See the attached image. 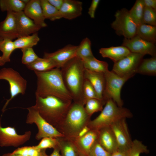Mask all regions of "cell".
<instances>
[{
	"mask_svg": "<svg viewBox=\"0 0 156 156\" xmlns=\"http://www.w3.org/2000/svg\"><path fill=\"white\" fill-rule=\"evenodd\" d=\"M34 73L37 77L36 96L41 97L52 96L65 101L72 102V98L64 85L60 68Z\"/></svg>",
	"mask_w": 156,
	"mask_h": 156,
	"instance_id": "1",
	"label": "cell"
},
{
	"mask_svg": "<svg viewBox=\"0 0 156 156\" xmlns=\"http://www.w3.org/2000/svg\"><path fill=\"white\" fill-rule=\"evenodd\" d=\"M60 69L64 85L73 101L84 106L82 88L85 79V68L81 60L75 57Z\"/></svg>",
	"mask_w": 156,
	"mask_h": 156,
	"instance_id": "2",
	"label": "cell"
},
{
	"mask_svg": "<svg viewBox=\"0 0 156 156\" xmlns=\"http://www.w3.org/2000/svg\"><path fill=\"white\" fill-rule=\"evenodd\" d=\"M34 107L40 115L57 129L65 117L72 102L64 101L49 96L41 97L36 96Z\"/></svg>",
	"mask_w": 156,
	"mask_h": 156,
	"instance_id": "3",
	"label": "cell"
},
{
	"mask_svg": "<svg viewBox=\"0 0 156 156\" xmlns=\"http://www.w3.org/2000/svg\"><path fill=\"white\" fill-rule=\"evenodd\" d=\"M91 117L86 113L84 105L73 102L57 130L64 137L73 140L83 128L88 126Z\"/></svg>",
	"mask_w": 156,
	"mask_h": 156,
	"instance_id": "4",
	"label": "cell"
},
{
	"mask_svg": "<svg viewBox=\"0 0 156 156\" xmlns=\"http://www.w3.org/2000/svg\"><path fill=\"white\" fill-rule=\"evenodd\" d=\"M105 105L100 114L89 123L88 126L90 129L99 130L110 127L120 119L132 118L133 116L129 109L118 106L111 99L108 100Z\"/></svg>",
	"mask_w": 156,
	"mask_h": 156,
	"instance_id": "5",
	"label": "cell"
},
{
	"mask_svg": "<svg viewBox=\"0 0 156 156\" xmlns=\"http://www.w3.org/2000/svg\"><path fill=\"white\" fill-rule=\"evenodd\" d=\"M104 74L105 86L103 97L104 102L105 104L108 100L111 99L118 106L122 107L123 102L121 97V90L124 84L131 77L120 76L109 70Z\"/></svg>",
	"mask_w": 156,
	"mask_h": 156,
	"instance_id": "6",
	"label": "cell"
},
{
	"mask_svg": "<svg viewBox=\"0 0 156 156\" xmlns=\"http://www.w3.org/2000/svg\"><path fill=\"white\" fill-rule=\"evenodd\" d=\"M7 81L10 85V98L3 107V113L9 102L19 94H25L27 87V81L17 71L10 68H3L0 70V80Z\"/></svg>",
	"mask_w": 156,
	"mask_h": 156,
	"instance_id": "7",
	"label": "cell"
},
{
	"mask_svg": "<svg viewBox=\"0 0 156 156\" xmlns=\"http://www.w3.org/2000/svg\"><path fill=\"white\" fill-rule=\"evenodd\" d=\"M28 113L26 122L27 124H35L36 125L38 132L35 139L40 140L47 137L57 138L64 135L55 127L47 122L33 106L28 107Z\"/></svg>",
	"mask_w": 156,
	"mask_h": 156,
	"instance_id": "8",
	"label": "cell"
},
{
	"mask_svg": "<svg viewBox=\"0 0 156 156\" xmlns=\"http://www.w3.org/2000/svg\"><path fill=\"white\" fill-rule=\"evenodd\" d=\"M115 19L111 26L119 36L129 39L136 35L137 26L131 17L129 11L126 8L118 10L114 15Z\"/></svg>",
	"mask_w": 156,
	"mask_h": 156,
	"instance_id": "9",
	"label": "cell"
},
{
	"mask_svg": "<svg viewBox=\"0 0 156 156\" xmlns=\"http://www.w3.org/2000/svg\"><path fill=\"white\" fill-rule=\"evenodd\" d=\"M144 55L131 52L127 56L114 63L112 71L120 76L132 77L136 73L138 66Z\"/></svg>",
	"mask_w": 156,
	"mask_h": 156,
	"instance_id": "10",
	"label": "cell"
},
{
	"mask_svg": "<svg viewBox=\"0 0 156 156\" xmlns=\"http://www.w3.org/2000/svg\"><path fill=\"white\" fill-rule=\"evenodd\" d=\"M31 135L30 131H25L22 135H19L14 127H3L0 125V146H19L29 141Z\"/></svg>",
	"mask_w": 156,
	"mask_h": 156,
	"instance_id": "11",
	"label": "cell"
},
{
	"mask_svg": "<svg viewBox=\"0 0 156 156\" xmlns=\"http://www.w3.org/2000/svg\"><path fill=\"white\" fill-rule=\"evenodd\" d=\"M122 45L126 47L131 53L156 57L155 44L142 39L137 35L129 39L124 38Z\"/></svg>",
	"mask_w": 156,
	"mask_h": 156,
	"instance_id": "12",
	"label": "cell"
},
{
	"mask_svg": "<svg viewBox=\"0 0 156 156\" xmlns=\"http://www.w3.org/2000/svg\"><path fill=\"white\" fill-rule=\"evenodd\" d=\"M126 119H120L113 124L110 127L116 137L118 149L128 151L132 145L133 141L129 132Z\"/></svg>",
	"mask_w": 156,
	"mask_h": 156,
	"instance_id": "13",
	"label": "cell"
},
{
	"mask_svg": "<svg viewBox=\"0 0 156 156\" xmlns=\"http://www.w3.org/2000/svg\"><path fill=\"white\" fill-rule=\"evenodd\" d=\"M77 48V46L68 44L55 52H45L43 57L51 60L56 68H60L68 61L76 57Z\"/></svg>",
	"mask_w": 156,
	"mask_h": 156,
	"instance_id": "14",
	"label": "cell"
},
{
	"mask_svg": "<svg viewBox=\"0 0 156 156\" xmlns=\"http://www.w3.org/2000/svg\"><path fill=\"white\" fill-rule=\"evenodd\" d=\"M18 37L16 13L7 12L5 19L0 23V38L13 40Z\"/></svg>",
	"mask_w": 156,
	"mask_h": 156,
	"instance_id": "15",
	"label": "cell"
},
{
	"mask_svg": "<svg viewBox=\"0 0 156 156\" xmlns=\"http://www.w3.org/2000/svg\"><path fill=\"white\" fill-rule=\"evenodd\" d=\"M16 14L18 38L37 33L41 28L27 17L23 11Z\"/></svg>",
	"mask_w": 156,
	"mask_h": 156,
	"instance_id": "16",
	"label": "cell"
},
{
	"mask_svg": "<svg viewBox=\"0 0 156 156\" xmlns=\"http://www.w3.org/2000/svg\"><path fill=\"white\" fill-rule=\"evenodd\" d=\"M98 133L99 130L90 129L83 136L77 137L73 140L80 156H88L90 149L97 140Z\"/></svg>",
	"mask_w": 156,
	"mask_h": 156,
	"instance_id": "17",
	"label": "cell"
},
{
	"mask_svg": "<svg viewBox=\"0 0 156 156\" xmlns=\"http://www.w3.org/2000/svg\"><path fill=\"white\" fill-rule=\"evenodd\" d=\"M82 3L76 0H64L63 3L59 10L60 19L68 20L75 18L81 15Z\"/></svg>",
	"mask_w": 156,
	"mask_h": 156,
	"instance_id": "18",
	"label": "cell"
},
{
	"mask_svg": "<svg viewBox=\"0 0 156 156\" xmlns=\"http://www.w3.org/2000/svg\"><path fill=\"white\" fill-rule=\"evenodd\" d=\"M23 12L27 17L41 28L47 26L40 0H30L26 5Z\"/></svg>",
	"mask_w": 156,
	"mask_h": 156,
	"instance_id": "19",
	"label": "cell"
},
{
	"mask_svg": "<svg viewBox=\"0 0 156 156\" xmlns=\"http://www.w3.org/2000/svg\"><path fill=\"white\" fill-rule=\"evenodd\" d=\"M85 79L88 80L94 88L99 99L105 105L103 100L105 86L104 73L96 72L85 69Z\"/></svg>",
	"mask_w": 156,
	"mask_h": 156,
	"instance_id": "20",
	"label": "cell"
},
{
	"mask_svg": "<svg viewBox=\"0 0 156 156\" xmlns=\"http://www.w3.org/2000/svg\"><path fill=\"white\" fill-rule=\"evenodd\" d=\"M98 141L106 151L112 154L118 149L117 141L110 127L99 130Z\"/></svg>",
	"mask_w": 156,
	"mask_h": 156,
	"instance_id": "21",
	"label": "cell"
},
{
	"mask_svg": "<svg viewBox=\"0 0 156 156\" xmlns=\"http://www.w3.org/2000/svg\"><path fill=\"white\" fill-rule=\"evenodd\" d=\"M131 53L127 48L122 45L102 48L99 49V53L103 57L109 58L114 63L127 56Z\"/></svg>",
	"mask_w": 156,
	"mask_h": 156,
	"instance_id": "22",
	"label": "cell"
},
{
	"mask_svg": "<svg viewBox=\"0 0 156 156\" xmlns=\"http://www.w3.org/2000/svg\"><path fill=\"white\" fill-rule=\"evenodd\" d=\"M61 156H80L74 141L64 136L57 138Z\"/></svg>",
	"mask_w": 156,
	"mask_h": 156,
	"instance_id": "23",
	"label": "cell"
},
{
	"mask_svg": "<svg viewBox=\"0 0 156 156\" xmlns=\"http://www.w3.org/2000/svg\"><path fill=\"white\" fill-rule=\"evenodd\" d=\"M85 69L95 72L105 73L108 70V64L94 56L81 60Z\"/></svg>",
	"mask_w": 156,
	"mask_h": 156,
	"instance_id": "24",
	"label": "cell"
},
{
	"mask_svg": "<svg viewBox=\"0 0 156 156\" xmlns=\"http://www.w3.org/2000/svg\"><path fill=\"white\" fill-rule=\"evenodd\" d=\"M136 35L142 39L155 44L156 42V26L142 24L137 26Z\"/></svg>",
	"mask_w": 156,
	"mask_h": 156,
	"instance_id": "25",
	"label": "cell"
},
{
	"mask_svg": "<svg viewBox=\"0 0 156 156\" xmlns=\"http://www.w3.org/2000/svg\"><path fill=\"white\" fill-rule=\"evenodd\" d=\"M26 66L29 69L38 72H47L56 68L52 60L44 57H39L32 63Z\"/></svg>",
	"mask_w": 156,
	"mask_h": 156,
	"instance_id": "26",
	"label": "cell"
},
{
	"mask_svg": "<svg viewBox=\"0 0 156 156\" xmlns=\"http://www.w3.org/2000/svg\"><path fill=\"white\" fill-rule=\"evenodd\" d=\"M150 76L156 75V57L143 59L137 70L136 73Z\"/></svg>",
	"mask_w": 156,
	"mask_h": 156,
	"instance_id": "27",
	"label": "cell"
},
{
	"mask_svg": "<svg viewBox=\"0 0 156 156\" xmlns=\"http://www.w3.org/2000/svg\"><path fill=\"white\" fill-rule=\"evenodd\" d=\"M40 40L38 33L31 35L22 36L18 38L14 41L16 49H23L27 48H32L36 45Z\"/></svg>",
	"mask_w": 156,
	"mask_h": 156,
	"instance_id": "28",
	"label": "cell"
},
{
	"mask_svg": "<svg viewBox=\"0 0 156 156\" xmlns=\"http://www.w3.org/2000/svg\"><path fill=\"white\" fill-rule=\"evenodd\" d=\"M26 5L21 0H0V9L2 12H18L23 11Z\"/></svg>",
	"mask_w": 156,
	"mask_h": 156,
	"instance_id": "29",
	"label": "cell"
},
{
	"mask_svg": "<svg viewBox=\"0 0 156 156\" xmlns=\"http://www.w3.org/2000/svg\"><path fill=\"white\" fill-rule=\"evenodd\" d=\"M91 46L90 39L87 37L84 38L77 46L76 57L81 60L94 57Z\"/></svg>",
	"mask_w": 156,
	"mask_h": 156,
	"instance_id": "30",
	"label": "cell"
},
{
	"mask_svg": "<svg viewBox=\"0 0 156 156\" xmlns=\"http://www.w3.org/2000/svg\"><path fill=\"white\" fill-rule=\"evenodd\" d=\"M144 7L143 0H137L129 10L131 17L137 26L142 24Z\"/></svg>",
	"mask_w": 156,
	"mask_h": 156,
	"instance_id": "31",
	"label": "cell"
},
{
	"mask_svg": "<svg viewBox=\"0 0 156 156\" xmlns=\"http://www.w3.org/2000/svg\"><path fill=\"white\" fill-rule=\"evenodd\" d=\"M40 3L45 19L51 21L60 19L59 10L52 5L48 0H40Z\"/></svg>",
	"mask_w": 156,
	"mask_h": 156,
	"instance_id": "32",
	"label": "cell"
},
{
	"mask_svg": "<svg viewBox=\"0 0 156 156\" xmlns=\"http://www.w3.org/2000/svg\"><path fill=\"white\" fill-rule=\"evenodd\" d=\"M15 49L13 40L8 39L3 40L0 45V51L2 53V57L6 62L10 61V55Z\"/></svg>",
	"mask_w": 156,
	"mask_h": 156,
	"instance_id": "33",
	"label": "cell"
},
{
	"mask_svg": "<svg viewBox=\"0 0 156 156\" xmlns=\"http://www.w3.org/2000/svg\"><path fill=\"white\" fill-rule=\"evenodd\" d=\"M104 104L99 99L93 98L87 100L85 104L84 108L87 114L90 116L94 113L101 111Z\"/></svg>",
	"mask_w": 156,
	"mask_h": 156,
	"instance_id": "34",
	"label": "cell"
},
{
	"mask_svg": "<svg viewBox=\"0 0 156 156\" xmlns=\"http://www.w3.org/2000/svg\"><path fill=\"white\" fill-rule=\"evenodd\" d=\"M149 153L147 146L142 142L137 139L132 141V145L128 151L127 156H140L141 153Z\"/></svg>",
	"mask_w": 156,
	"mask_h": 156,
	"instance_id": "35",
	"label": "cell"
},
{
	"mask_svg": "<svg viewBox=\"0 0 156 156\" xmlns=\"http://www.w3.org/2000/svg\"><path fill=\"white\" fill-rule=\"evenodd\" d=\"M82 92L85 104L86 101L89 99L95 98L99 99L92 85L88 80L86 79H85L84 81Z\"/></svg>",
	"mask_w": 156,
	"mask_h": 156,
	"instance_id": "36",
	"label": "cell"
},
{
	"mask_svg": "<svg viewBox=\"0 0 156 156\" xmlns=\"http://www.w3.org/2000/svg\"><path fill=\"white\" fill-rule=\"evenodd\" d=\"M142 24L156 26V11L145 6Z\"/></svg>",
	"mask_w": 156,
	"mask_h": 156,
	"instance_id": "37",
	"label": "cell"
},
{
	"mask_svg": "<svg viewBox=\"0 0 156 156\" xmlns=\"http://www.w3.org/2000/svg\"><path fill=\"white\" fill-rule=\"evenodd\" d=\"M21 51L23 53L21 62L26 65L32 63L39 57L32 48L22 49Z\"/></svg>",
	"mask_w": 156,
	"mask_h": 156,
	"instance_id": "38",
	"label": "cell"
},
{
	"mask_svg": "<svg viewBox=\"0 0 156 156\" xmlns=\"http://www.w3.org/2000/svg\"><path fill=\"white\" fill-rule=\"evenodd\" d=\"M58 146V142L57 138L47 137L42 138L39 143L35 147L39 150L48 148H55Z\"/></svg>",
	"mask_w": 156,
	"mask_h": 156,
	"instance_id": "39",
	"label": "cell"
},
{
	"mask_svg": "<svg viewBox=\"0 0 156 156\" xmlns=\"http://www.w3.org/2000/svg\"><path fill=\"white\" fill-rule=\"evenodd\" d=\"M111 154L105 150L97 140L90 149L88 156H110Z\"/></svg>",
	"mask_w": 156,
	"mask_h": 156,
	"instance_id": "40",
	"label": "cell"
},
{
	"mask_svg": "<svg viewBox=\"0 0 156 156\" xmlns=\"http://www.w3.org/2000/svg\"><path fill=\"white\" fill-rule=\"evenodd\" d=\"M100 1L99 0L92 1L88 12V14L91 18H94L95 11Z\"/></svg>",
	"mask_w": 156,
	"mask_h": 156,
	"instance_id": "41",
	"label": "cell"
},
{
	"mask_svg": "<svg viewBox=\"0 0 156 156\" xmlns=\"http://www.w3.org/2000/svg\"><path fill=\"white\" fill-rule=\"evenodd\" d=\"M31 146H25L18 148L12 153L22 156H29Z\"/></svg>",
	"mask_w": 156,
	"mask_h": 156,
	"instance_id": "42",
	"label": "cell"
},
{
	"mask_svg": "<svg viewBox=\"0 0 156 156\" xmlns=\"http://www.w3.org/2000/svg\"><path fill=\"white\" fill-rule=\"evenodd\" d=\"M145 6L156 11V0H143Z\"/></svg>",
	"mask_w": 156,
	"mask_h": 156,
	"instance_id": "43",
	"label": "cell"
},
{
	"mask_svg": "<svg viewBox=\"0 0 156 156\" xmlns=\"http://www.w3.org/2000/svg\"><path fill=\"white\" fill-rule=\"evenodd\" d=\"M49 2L53 6L59 10L61 8L64 0H48Z\"/></svg>",
	"mask_w": 156,
	"mask_h": 156,
	"instance_id": "44",
	"label": "cell"
},
{
	"mask_svg": "<svg viewBox=\"0 0 156 156\" xmlns=\"http://www.w3.org/2000/svg\"><path fill=\"white\" fill-rule=\"evenodd\" d=\"M128 151L117 150L111 154L110 156H127Z\"/></svg>",
	"mask_w": 156,
	"mask_h": 156,
	"instance_id": "45",
	"label": "cell"
},
{
	"mask_svg": "<svg viewBox=\"0 0 156 156\" xmlns=\"http://www.w3.org/2000/svg\"><path fill=\"white\" fill-rule=\"evenodd\" d=\"M90 129L88 126H85L81 130L77 137H80L83 136L87 133Z\"/></svg>",
	"mask_w": 156,
	"mask_h": 156,
	"instance_id": "46",
	"label": "cell"
},
{
	"mask_svg": "<svg viewBox=\"0 0 156 156\" xmlns=\"http://www.w3.org/2000/svg\"><path fill=\"white\" fill-rule=\"evenodd\" d=\"M50 156H61L60 149L58 146L53 149V151Z\"/></svg>",
	"mask_w": 156,
	"mask_h": 156,
	"instance_id": "47",
	"label": "cell"
},
{
	"mask_svg": "<svg viewBox=\"0 0 156 156\" xmlns=\"http://www.w3.org/2000/svg\"><path fill=\"white\" fill-rule=\"evenodd\" d=\"M39 156H50L47 154L46 153V149L40 150Z\"/></svg>",
	"mask_w": 156,
	"mask_h": 156,
	"instance_id": "48",
	"label": "cell"
},
{
	"mask_svg": "<svg viewBox=\"0 0 156 156\" xmlns=\"http://www.w3.org/2000/svg\"><path fill=\"white\" fill-rule=\"evenodd\" d=\"M2 156H22L13 153H8L3 154Z\"/></svg>",
	"mask_w": 156,
	"mask_h": 156,
	"instance_id": "49",
	"label": "cell"
},
{
	"mask_svg": "<svg viewBox=\"0 0 156 156\" xmlns=\"http://www.w3.org/2000/svg\"><path fill=\"white\" fill-rule=\"evenodd\" d=\"M6 63L2 56H0V66L4 65Z\"/></svg>",
	"mask_w": 156,
	"mask_h": 156,
	"instance_id": "50",
	"label": "cell"
},
{
	"mask_svg": "<svg viewBox=\"0 0 156 156\" xmlns=\"http://www.w3.org/2000/svg\"><path fill=\"white\" fill-rule=\"evenodd\" d=\"M26 5L29 2V0H21Z\"/></svg>",
	"mask_w": 156,
	"mask_h": 156,
	"instance_id": "51",
	"label": "cell"
},
{
	"mask_svg": "<svg viewBox=\"0 0 156 156\" xmlns=\"http://www.w3.org/2000/svg\"><path fill=\"white\" fill-rule=\"evenodd\" d=\"M3 40L1 39V38H0V44L1 43V42H2V41H3Z\"/></svg>",
	"mask_w": 156,
	"mask_h": 156,
	"instance_id": "52",
	"label": "cell"
}]
</instances>
